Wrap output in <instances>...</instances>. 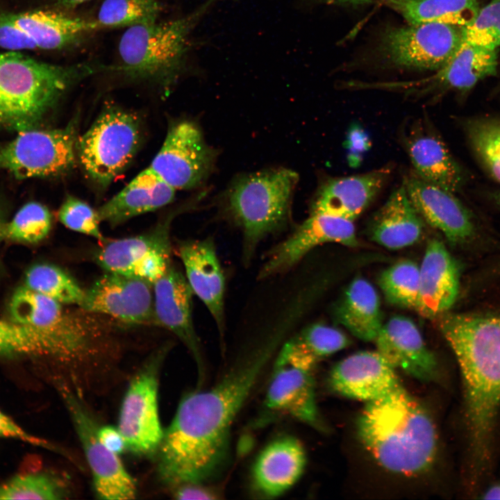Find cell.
Wrapping results in <instances>:
<instances>
[{
  "label": "cell",
  "mask_w": 500,
  "mask_h": 500,
  "mask_svg": "<svg viewBox=\"0 0 500 500\" xmlns=\"http://www.w3.org/2000/svg\"><path fill=\"white\" fill-rule=\"evenodd\" d=\"M287 335L275 326L215 385L185 395L157 450L158 473L171 487L203 483L224 465L233 422Z\"/></svg>",
  "instance_id": "cell-1"
},
{
  "label": "cell",
  "mask_w": 500,
  "mask_h": 500,
  "mask_svg": "<svg viewBox=\"0 0 500 500\" xmlns=\"http://www.w3.org/2000/svg\"><path fill=\"white\" fill-rule=\"evenodd\" d=\"M438 319L462 374L472 449L484 460L500 406V316L447 312Z\"/></svg>",
  "instance_id": "cell-2"
},
{
  "label": "cell",
  "mask_w": 500,
  "mask_h": 500,
  "mask_svg": "<svg viewBox=\"0 0 500 500\" xmlns=\"http://www.w3.org/2000/svg\"><path fill=\"white\" fill-rule=\"evenodd\" d=\"M357 429L367 451L392 472L416 474L434 460L437 433L433 421L402 385L366 403Z\"/></svg>",
  "instance_id": "cell-3"
},
{
  "label": "cell",
  "mask_w": 500,
  "mask_h": 500,
  "mask_svg": "<svg viewBox=\"0 0 500 500\" xmlns=\"http://www.w3.org/2000/svg\"><path fill=\"white\" fill-rule=\"evenodd\" d=\"M110 67L93 62L57 65L21 51L0 52V126L32 128L72 85Z\"/></svg>",
  "instance_id": "cell-4"
},
{
  "label": "cell",
  "mask_w": 500,
  "mask_h": 500,
  "mask_svg": "<svg viewBox=\"0 0 500 500\" xmlns=\"http://www.w3.org/2000/svg\"><path fill=\"white\" fill-rule=\"evenodd\" d=\"M217 1L206 0L176 19L128 27L119 42L117 72L167 90L186 67L193 31Z\"/></svg>",
  "instance_id": "cell-5"
},
{
  "label": "cell",
  "mask_w": 500,
  "mask_h": 500,
  "mask_svg": "<svg viewBox=\"0 0 500 500\" xmlns=\"http://www.w3.org/2000/svg\"><path fill=\"white\" fill-rule=\"evenodd\" d=\"M298 179L295 172L276 168L241 175L229 185L224 211L242 231L245 262L263 239L288 224Z\"/></svg>",
  "instance_id": "cell-6"
},
{
  "label": "cell",
  "mask_w": 500,
  "mask_h": 500,
  "mask_svg": "<svg viewBox=\"0 0 500 500\" xmlns=\"http://www.w3.org/2000/svg\"><path fill=\"white\" fill-rule=\"evenodd\" d=\"M140 136L136 116L109 106L76 140V150L89 176L106 187L132 160Z\"/></svg>",
  "instance_id": "cell-7"
},
{
  "label": "cell",
  "mask_w": 500,
  "mask_h": 500,
  "mask_svg": "<svg viewBox=\"0 0 500 500\" xmlns=\"http://www.w3.org/2000/svg\"><path fill=\"white\" fill-rule=\"evenodd\" d=\"M169 351L160 347L131 380L120 407L117 428L126 449L139 456L157 452L164 431L158 413V385L162 364Z\"/></svg>",
  "instance_id": "cell-8"
},
{
  "label": "cell",
  "mask_w": 500,
  "mask_h": 500,
  "mask_svg": "<svg viewBox=\"0 0 500 500\" xmlns=\"http://www.w3.org/2000/svg\"><path fill=\"white\" fill-rule=\"evenodd\" d=\"M76 143L74 122L62 128L21 131L0 147V169L17 178L60 175L74 165Z\"/></svg>",
  "instance_id": "cell-9"
},
{
  "label": "cell",
  "mask_w": 500,
  "mask_h": 500,
  "mask_svg": "<svg viewBox=\"0 0 500 500\" xmlns=\"http://www.w3.org/2000/svg\"><path fill=\"white\" fill-rule=\"evenodd\" d=\"M60 393L83 447L92 476L97 497L100 499H133L137 494L134 478L117 455L99 440V427L83 405L82 397L64 385Z\"/></svg>",
  "instance_id": "cell-10"
},
{
  "label": "cell",
  "mask_w": 500,
  "mask_h": 500,
  "mask_svg": "<svg viewBox=\"0 0 500 500\" xmlns=\"http://www.w3.org/2000/svg\"><path fill=\"white\" fill-rule=\"evenodd\" d=\"M216 158V150L206 143L197 124L182 120L169 128L148 167L175 190L191 189L209 176Z\"/></svg>",
  "instance_id": "cell-11"
},
{
  "label": "cell",
  "mask_w": 500,
  "mask_h": 500,
  "mask_svg": "<svg viewBox=\"0 0 500 500\" xmlns=\"http://www.w3.org/2000/svg\"><path fill=\"white\" fill-rule=\"evenodd\" d=\"M464 27L426 22L390 30L383 50L395 66L437 71L456 53L462 42Z\"/></svg>",
  "instance_id": "cell-12"
},
{
  "label": "cell",
  "mask_w": 500,
  "mask_h": 500,
  "mask_svg": "<svg viewBox=\"0 0 500 500\" xmlns=\"http://www.w3.org/2000/svg\"><path fill=\"white\" fill-rule=\"evenodd\" d=\"M174 215L148 233L106 242L95 252L106 272L144 280L153 285L171 262L169 230Z\"/></svg>",
  "instance_id": "cell-13"
},
{
  "label": "cell",
  "mask_w": 500,
  "mask_h": 500,
  "mask_svg": "<svg viewBox=\"0 0 500 500\" xmlns=\"http://www.w3.org/2000/svg\"><path fill=\"white\" fill-rule=\"evenodd\" d=\"M106 272L85 291L79 307L126 324H157L153 285L142 279Z\"/></svg>",
  "instance_id": "cell-14"
},
{
  "label": "cell",
  "mask_w": 500,
  "mask_h": 500,
  "mask_svg": "<svg viewBox=\"0 0 500 500\" xmlns=\"http://www.w3.org/2000/svg\"><path fill=\"white\" fill-rule=\"evenodd\" d=\"M332 242L356 246L357 239L353 222L311 212L288 238L269 251L258 277L262 280L286 272L316 247Z\"/></svg>",
  "instance_id": "cell-15"
},
{
  "label": "cell",
  "mask_w": 500,
  "mask_h": 500,
  "mask_svg": "<svg viewBox=\"0 0 500 500\" xmlns=\"http://www.w3.org/2000/svg\"><path fill=\"white\" fill-rule=\"evenodd\" d=\"M497 66V49L462 42L449 61L433 75L408 82L381 83V87L421 97L439 90H467L480 81L496 75Z\"/></svg>",
  "instance_id": "cell-16"
},
{
  "label": "cell",
  "mask_w": 500,
  "mask_h": 500,
  "mask_svg": "<svg viewBox=\"0 0 500 500\" xmlns=\"http://www.w3.org/2000/svg\"><path fill=\"white\" fill-rule=\"evenodd\" d=\"M153 292L156 324L171 331L188 348L197 364L201 382L203 360L192 319L194 294L185 276L172 263L153 284Z\"/></svg>",
  "instance_id": "cell-17"
},
{
  "label": "cell",
  "mask_w": 500,
  "mask_h": 500,
  "mask_svg": "<svg viewBox=\"0 0 500 500\" xmlns=\"http://www.w3.org/2000/svg\"><path fill=\"white\" fill-rule=\"evenodd\" d=\"M396 370L377 351H359L334 365L328 385L338 394L367 403L401 385Z\"/></svg>",
  "instance_id": "cell-18"
},
{
  "label": "cell",
  "mask_w": 500,
  "mask_h": 500,
  "mask_svg": "<svg viewBox=\"0 0 500 500\" xmlns=\"http://www.w3.org/2000/svg\"><path fill=\"white\" fill-rule=\"evenodd\" d=\"M76 342L74 325L66 315L44 326L0 320V356L42 357L62 367L70 360Z\"/></svg>",
  "instance_id": "cell-19"
},
{
  "label": "cell",
  "mask_w": 500,
  "mask_h": 500,
  "mask_svg": "<svg viewBox=\"0 0 500 500\" xmlns=\"http://www.w3.org/2000/svg\"><path fill=\"white\" fill-rule=\"evenodd\" d=\"M402 184L423 220L442 233L449 242L462 243L472 238L474 233L472 215L454 193L415 174L406 176Z\"/></svg>",
  "instance_id": "cell-20"
},
{
  "label": "cell",
  "mask_w": 500,
  "mask_h": 500,
  "mask_svg": "<svg viewBox=\"0 0 500 500\" xmlns=\"http://www.w3.org/2000/svg\"><path fill=\"white\" fill-rule=\"evenodd\" d=\"M185 277L214 319L220 338L225 331V278L212 239L190 240L178 246Z\"/></svg>",
  "instance_id": "cell-21"
},
{
  "label": "cell",
  "mask_w": 500,
  "mask_h": 500,
  "mask_svg": "<svg viewBox=\"0 0 500 500\" xmlns=\"http://www.w3.org/2000/svg\"><path fill=\"white\" fill-rule=\"evenodd\" d=\"M374 342L376 351L396 369L421 381H429L435 377V356L410 319L401 315L391 317L383 324Z\"/></svg>",
  "instance_id": "cell-22"
},
{
  "label": "cell",
  "mask_w": 500,
  "mask_h": 500,
  "mask_svg": "<svg viewBox=\"0 0 500 500\" xmlns=\"http://www.w3.org/2000/svg\"><path fill=\"white\" fill-rule=\"evenodd\" d=\"M457 262L440 240H431L419 266V294L415 310L423 317L438 318L452 307L458 295Z\"/></svg>",
  "instance_id": "cell-23"
},
{
  "label": "cell",
  "mask_w": 500,
  "mask_h": 500,
  "mask_svg": "<svg viewBox=\"0 0 500 500\" xmlns=\"http://www.w3.org/2000/svg\"><path fill=\"white\" fill-rule=\"evenodd\" d=\"M403 142L417 176L454 194L461 189V168L428 122H414Z\"/></svg>",
  "instance_id": "cell-24"
},
{
  "label": "cell",
  "mask_w": 500,
  "mask_h": 500,
  "mask_svg": "<svg viewBox=\"0 0 500 500\" xmlns=\"http://www.w3.org/2000/svg\"><path fill=\"white\" fill-rule=\"evenodd\" d=\"M264 403L268 411L289 416L317 429L323 428L311 369L274 365Z\"/></svg>",
  "instance_id": "cell-25"
},
{
  "label": "cell",
  "mask_w": 500,
  "mask_h": 500,
  "mask_svg": "<svg viewBox=\"0 0 500 500\" xmlns=\"http://www.w3.org/2000/svg\"><path fill=\"white\" fill-rule=\"evenodd\" d=\"M391 170L333 178L319 188L311 212L324 213L353 222L372 203L387 182Z\"/></svg>",
  "instance_id": "cell-26"
},
{
  "label": "cell",
  "mask_w": 500,
  "mask_h": 500,
  "mask_svg": "<svg viewBox=\"0 0 500 500\" xmlns=\"http://www.w3.org/2000/svg\"><path fill=\"white\" fill-rule=\"evenodd\" d=\"M306 465L301 442L290 435L278 438L265 446L256 459L252 469L254 488L265 497H279L297 483Z\"/></svg>",
  "instance_id": "cell-27"
},
{
  "label": "cell",
  "mask_w": 500,
  "mask_h": 500,
  "mask_svg": "<svg viewBox=\"0 0 500 500\" xmlns=\"http://www.w3.org/2000/svg\"><path fill=\"white\" fill-rule=\"evenodd\" d=\"M175 190L147 167L97 211L101 222L115 226L170 203Z\"/></svg>",
  "instance_id": "cell-28"
},
{
  "label": "cell",
  "mask_w": 500,
  "mask_h": 500,
  "mask_svg": "<svg viewBox=\"0 0 500 500\" xmlns=\"http://www.w3.org/2000/svg\"><path fill=\"white\" fill-rule=\"evenodd\" d=\"M423 221L402 184L375 215L371 226V238L385 248L402 249L421 238Z\"/></svg>",
  "instance_id": "cell-29"
},
{
  "label": "cell",
  "mask_w": 500,
  "mask_h": 500,
  "mask_svg": "<svg viewBox=\"0 0 500 500\" xmlns=\"http://www.w3.org/2000/svg\"><path fill=\"white\" fill-rule=\"evenodd\" d=\"M10 20L28 33L38 49H60L72 44L85 33L100 28L94 20L74 17L45 10L8 13Z\"/></svg>",
  "instance_id": "cell-30"
},
{
  "label": "cell",
  "mask_w": 500,
  "mask_h": 500,
  "mask_svg": "<svg viewBox=\"0 0 500 500\" xmlns=\"http://www.w3.org/2000/svg\"><path fill=\"white\" fill-rule=\"evenodd\" d=\"M349 343L340 330L312 324L282 344L274 365H290L313 370L320 360L346 348Z\"/></svg>",
  "instance_id": "cell-31"
},
{
  "label": "cell",
  "mask_w": 500,
  "mask_h": 500,
  "mask_svg": "<svg viewBox=\"0 0 500 500\" xmlns=\"http://www.w3.org/2000/svg\"><path fill=\"white\" fill-rule=\"evenodd\" d=\"M336 316L339 323L349 332L366 342L374 341L383 324L376 291L362 278L350 283L338 307Z\"/></svg>",
  "instance_id": "cell-32"
},
{
  "label": "cell",
  "mask_w": 500,
  "mask_h": 500,
  "mask_svg": "<svg viewBox=\"0 0 500 500\" xmlns=\"http://www.w3.org/2000/svg\"><path fill=\"white\" fill-rule=\"evenodd\" d=\"M409 24L438 22L462 27L469 25L479 10L478 0H381Z\"/></svg>",
  "instance_id": "cell-33"
},
{
  "label": "cell",
  "mask_w": 500,
  "mask_h": 500,
  "mask_svg": "<svg viewBox=\"0 0 500 500\" xmlns=\"http://www.w3.org/2000/svg\"><path fill=\"white\" fill-rule=\"evenodd\" d=\"M25 285L62 304L82 303L85 291L78 282L62 269L47 263H40L28 269Z\"/></svg>",
  "instance_id": "cell-34"
},
{
  "label": "cell",
  "mask_w": 500,
  "mask_h": 500,
  "mask_svg": "<svg viewBox=\"0 0 500 500\" xmlns=\"http://www.w3.org/2000/svg\"><path fill=\"white\" fill-rule=\"evenodd\" d=\"M65 309L62 303L26 285L15 290L10 303V312L15 322L31 326L55 322Z\"/></svg>",
  "instance_id": "cell-35"
},
{
  "label": "cell",
  "mask_w": 500,
  "mask_h": 500,
  "mask_svg": "<svg viewBox=\"0 0 500 500\" xmlns=\"http://www.w3.org/2000/svg\"><path fill=\"white\" fill-rule=\"evenodd\" d=\"M379 285L386 299L400 307L415 309L419 283V266L410 260L396 262L383 272Z\"/></svg>",
  "instance_id": "cell-36"
},
{
  "label": "cell",
  "mask_w": 500,
  "mask_h": 500,
  "mask_svg": "<svg viewBox=\"0 0 500 500\" xmlns=\"http://www.w3.org/2000/svg\"><path fill=\"white\" fill-rule=\"evenodd\" d=\"M66 494L63 482L46 472L17 475L0 485V499L56 500Z\"/></svg>",
  "instance_id": "cell-37"
},
{
  "label": "cell",
  "mask_w": 500,
  "mask_h": 500,
  "mask_svg": "<svg viewBox=\"0 0 500 500\" xmlns=\"http://www.w3.org/2000/svg\"><path fill=\"white\" fill-rule=\"evenodd\" d=\"M157 0H105L95 19L100 28L132 26L157 20Z\"/></svg>",
  "instance_id": "cell-38"
},
{
  "label": "cell",
  "mask_w": 500,
  "mask_h": 500,
  "mask_svg": "<svg viewBox=\"0 0 500 500\" xmlns=\"http://www.w3.org/2000/svg\"><path fill=\"white\" fill-rule=\"evenodd\" d=\"M466 130L476 155L500 184V119L472 120L467 123Z\"/></svg>",
  "instance_id": "cell-39"
},
{
  "label": "cell",
  "mask_w": 500,
  "mask_h": 500,
  "mask_svg": "<svg viewBox=\"0 0 500 500\" xmlns=\"http://www.w3.org/2000/svg\"><path fill=\"white\" fill-rule=\"evenodd\" d=\"M51 227V215L49 209L38 202H29L22 206L12 220L6 224L5 238L36 243L49 234Z\"/></svg>",
  "instance_id": "cell-40"
},
{
  "label": "cell",
  "mask_w": 500,
  "mask_h": 500,
  "mask_svg": "<svg viewBox=\"0 0 500 500\" xmlns=\"http://www.w3.org/2000/svg\"><path fill=\"white\" fill-rule=\"evenodd\" d=\"M58 217L67 228L104 242L97 211L83 201L68 195L58 210Z\"/></svg>",
  "instance_id": "cell-41"
},
{
  "label": "cell",
  "mask_w": 500,
  "mask_h": 500,
  "mask_svg": "<svg viewBox=\"0 0 500 500\" xmlns=\"http://www.w3.org/2000/svg\"><path fill=\"white\" fill-rule=\"evenodd\" d=\"M0 47L9 51L38 49L35 40L16 26L8 14H0Z\"/></svg>",
  "instance_id": "cell-42"
},
{
  "label": "cell",
  "mask_w": 500,
  "mask_h": 500,
  "mask_svg": "<svg viewBox=\"0 0 500 500\" xmlns=\"http://www.w3.org/2000/svg\"><path fill=\"white\" fill-rule=\"evenodd\" d=\"M500 28V0H491L480 8L474 21L463 28L462 40Z\"/></svg>",
  "instance_id": "cell-43"
},
{
  "label": "cell",
  "mask_w": 500,
  "mask_h": 500,
  "mask_svg": "<svg viewBox=\"0 0 500 500\" xmlns=\"http://www.w3.org/2000/svg\"><path fill=\"white\" fill-rule=\"evenodd\" d=\"M371 146L370 138L364 128L358 124H351L347 131L344 142L349 166L358 167Z\"/></svg>",
  "instance_id": "cell-44"
},
{
  "label": "cell",
  "mask_w": 500,
  "mask_h": 500,
  "mask_svg": "<svg viewBox=\"0 0 500 500\" xmlns=\"http://www.w3.org/2000/svg\"><path fill=\"white\" fill-rule=\"evenodd\" d=\"M0 438L19 440L24 442L48 449L53 448V447L47 441L28 433L1 410Z\"/></svg>",
  "instance_id": "cell-45"
},
{
  "label": "cell",
  "mask_w": 500,
  "mask_h": 500,
  "mask_svg": "<svg viewBox=\"0 0 500 500\" xmlns=\"http://www.w3.org/2000/svg\"><path fill=\"white\" fill-rule=\"evenodd\" d=\"M97 436L100 442L110 451L119 455L126 449V440L117 427H99Z\"/></svg>",
  "instance_id": "cell-46"
},
{
  "label": "cell",
  "mask_w": 500,
  "mask_h": 500,
  "mask_svg": "<svg viewBox=\"0 0 500 500\" xmlns=\"http://www.w3.org/2000/svg\"><path fill=\"white\" fill-rule=\"evenodd\" d=\"M173 494L177 499H215V493L203 483H184L174 488Z\"/></svg>",
  "instance_id": "cell-47"
},
{
  "label": "cell",
  "mask_w": 500,
  "mask_h": 500,
  "mask_svg": "<svg viewBox=\"0 0 500 500\" xmlns=\"http://www.w3.org/2000/svg\"><path fill=\"white\" fill-rule=\"evenodd\" d=\"M462 42L497 49L500 47V28L464 40Z\"/></svg>",
  "instance_id": "cell-48"
},
{
  "label": "cell",
  "mask_w": 500,
  "mask_h": 500,
  "mask_svg": "<svg viewBox=\"0 0 500 500\" xmlns=\"http://www.w3.org/2000/svg\"><path fill=\"white\" fill-rule=\"evenodd\" d=\"M484 499H500V483L488 489L483 496Z\"/></svg>",
  "instance_id": "cell-49"
},
{
  "label": "cell",
  "mask_w": 500,
  "mask_h": 500,
  "mask_svg": "<svg viewBox=\"0 0 500 500\" xmlns=\"http://www.w3.org/2000/svg\"><path fill=\"white\" fill-rule=\"evenodd\" d=\"M89 0H56L58 5L65 9L76 8Z\"/></svg>",
  "instance_id": "cell-50"
},
{
  "label": "cell",
  "mask_w": 500,
  "mask_h": 500,
  "mask_svg": "<svg viewBox=\"0 0 500 500\" xmlns=\"http://www.w3.org/2000/svg\"><path fill=\"white\" fill-rule=\"evenodd\" d=\"M328 2H338V3H362V2H367L370 0H323Z\"/></svg>",
  "instance_id": "cell-51"
},
{
  "label": "cell",
  "mask_w": 500,
  "mask_h": 500,
  "mask_svg": "<svg viewBox=\"0 0 500 500\" xmlns=\"http://www.w3.org/2000/svg\"><path fill=\"white\" fill-rule=\"evenodd\" d=\"M6 224L0 214V242L2 239L5 238L4 231Z\"/></svg>",
  "instance_id": "cell-52"
},
{
  "label": "cell",
  "mask_w": 500,
  "mask_h": 500,
  "mask_svg": "<svg viewBox=\"0 0 500 500\" xmlns=\"http://www.w3.org/2000/svg\"><path fill=\"white\" fill-rule=\"evenodd\" d=\"M498 200H499V203H500V194H499Z\"/></svg>",
  "instance_id": "cell-53"
}]
</instances>
